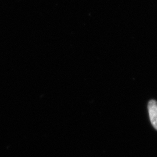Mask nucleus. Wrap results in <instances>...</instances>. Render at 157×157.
I'll use <instances>...</instances> for the list:
<instances>
[{
  "mask_svg": "<svg viewBox=\"0 0 157 157\" xmlns=\"http://www.w3.org/2000/svg\"><path fill=\"white\" fill-rule=\"evenodd\" d=\"M148 109L150 121L153 127L157 130V102L151 100L148 104Z\"/></svg>",
  "mask_w": 157,
  "mask_h": 157,
  "instance_id": "f257e3e1",
  "label": "nucleus"
}]
</instances>
